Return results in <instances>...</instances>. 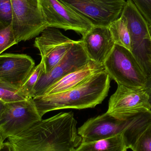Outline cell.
<instances>
[{"instance_id":"cell-19","label":"cell","mask_w":151,"mask_h":151,"mask_svg":"<svg viewBox=\"0 0 151 151\" xmlns=\"http://www.w3.org/2000/svg\"><path fill=\"white\" fill-rule=\"evenodd\" d=\"M43 68V64L40 63L30 72L19 90L28 98H32L34 88Z\"/></svg>"},{"instance_id":"cell-15","label":"cell","mask_w":151,"mask_h":151,"mask_svg":"<svg viewBox=\"0 0 151 151\" xmlns=\"http://www.w3.org/2000/svg\"><path fill=\"white\" fill-rule=\"evenodd\" d=\"M104 70L103 65L89 60L81 68L69 73L52 84L43 96L66 91L81 84L94 74Z\"/></svg>"},{"instance_id":"cell-11","label":"cell","mask_w":151,"mask_h":151,"mask_svg":"<svg viewBox=\"0 0 151 151\" xmlns=\"http://www.w3.org/2000/svg\"><path fill=\"white\" fill-rule=\"evenodd\" d=\"M76 42L64 35L58 28H45L40 36L36 37L34 43L40 53L44 72H50Z\"/></svg>"},{"instance_id":"cell-24","label":"cell","mask_w":151,"mask_h":151,"mask_svg":"<svg viewBox=\"0 0 151 151\" xmlns=\"http://www.w3.org/2000/svg\"><path fill=\"white\" fill-rule=\"evenodd\" d=\"M146 91L149 96V100H150V104L151 106V80L148 81V83L146 85Z\"/></svg>"},{"instance_id":"cell-27","label":"cell","mask_w":151,"mask_h":151,"mask_svg":"<svg viewBox=\"0 0 151 151\" xmlns=\"http://www.w3.org/2000/svg\"><path fill=\"white\" fill-rule=\"evenodd\" d=\"M4 140L2 136L1 135V133H0V151L1 150L2 147L3 145L4 144Z\"/></svg>"},{"instance_id":"cell-5","label":"cell","mask_w":151,"mask_h":151,"mask_svg":"<svg viewBox=\"0 0 151 151\" xmlns=\"http://www.w3.org/2000/svg\"><path fill=\"white\" fill-rule=\"evenodd\" d=\"M105 71L118 85L131 88H145L148 80L131 51L115 44L104 63Z\"/></svg>"},{"instance_id":"cell-22","label":"cell","mask_w":151,"mask_h":151,"mask_svg":"<svg viewBox=\"0 0 151 151\" xmlns=\"http://www.w3.org/2000/svg\"><path fill=\"white\" fill-rule=\"evenodd\" d=\"M0 21L4 23L12 24L11 0H0Z\"/></svg>"},{"instance_id":"cell-23","label":"cell","mask_w":151,"mask_h":151,"mask_svg":"<svg viewBox=\"0 0 151 151\" xmlns=\"http://www.w3.org/2000/svg\"><path fill=\"white\" fill-rule=\"evenodd\" d=\"M138 10L148 22L151 24V0H132Z\"/></svg>"},{"instance_id":"cell-21","label":"cell","mask_w":151,"mask_h":151,"mask_svg":"<svg viewBox=\"0 0 151 151\" xmlns=\"http://www.w3.org/2000/svg\"><path fill=\"white\" fill-rule=\"evenodd\" d=\"M131 149L133 151H151V125L139 137Z\"/></svg>"},{"instance_id":"cell-10","label":"cell","mask_w":151,"mask_h":151,"mask_svg":"<svg viewBox=\"0 0 151 151\" xmlns=\"http://www.w3.org/2000/svg\"><path fill=\"white\" fill-rule=\"evenodd\" d=\"M89 61V59L83 48L81 40L77 41L50 72L45 73L43 67L34 88L32 98L43 96L52 84L69 73L81 68Z\"/></svg>"},{"instance_id":"cell-13","label":"cell","mask_w":151,"mask_h":151,"mask_svg":"<svg viewBox=\"0 0 151 151\" xmlns=\"http://www.w3.org/2000/svg\"><path fill=\"white\" fill-rule=\"evenodd\" d=\"M35 65L33 59L26 55H1L0 81L19 89Z\"/></svg>"},{"instance_id":"cell-6","label":"cell","mask_w":151,"mask_h":151,"mask_svg":"<svg viewBox=\"0 0 151 151\" xmlns=\"http://www.w3.org/2000/svg\"><path fill=\"white\" fill-rule=\"evenodd\" d=\"M12 27L18 43L36 37L48 27L40 0H11Z\"/></svg>"},{"instance_id":"cell-18","label":"cell","mask_w":151,"mask_h":151,"mask_svg":"<svg viewBox=\"0 0 151 151\" xmlns=\"http://www.w3.org/2000/svg\"><path fill=\"white\" fill-rule=\"evenodd\" d=\"M18 44L12 24L0 21V55L13 45Z\"/></svg>"},{"instance_id":"cell-9","label":"cell","mask_w":151,"mask_h":151,"mask_svg":"<svg viewBox=\"0 0 151 151\" xmlns=\"http://www.w3.org/2000/svg\"><path fill=\"white\" fill-rule=\"evenodd\" d=\"M41 120L32 98L6 103V108L0 119V133L5 141Z\"/></svg>"},{"instance_id":"cell-1","label":"cell","mask_w":151,"mask_h":151,"mask_svg":"<svg viewBox=\"0 0 151 151\" xmlns=\"http://www.w3.org/2000/svg\"><path fill=\"white\" fill-rule=\"evenodd\" d=\"M73 113H60L8 137L12 151H74L81 142Z\"/></svg>"},{"instance_id":"cell-8","label":"cell","mask_w":151,"mask_h":151,"mask_svg":"<svg viewBox=\"0 0 151 151\" xmlns=\"http://www.w3.org/2000/svg\"><path fill=\"white\" fill-rule=\"evenodd\" d=\"M150 111L151 106L146 88L119 84L110 97L106 112L116 119L125 120Z\"/></svg>"},{"instance_id":"cell-20","label":"cell","mask_w":151,"mask_h":151,"mask_svg":"<svg viewBox=\"0 0 151 151\" xmlns=\"http://www.w3.org/2000/svg\"><path fill=\"white\" fill-rule=\"evenodd\" d=\"M29 99L22 91L0 81V100L5 103L21 101Z\"/></svg>"},{"instance_id":"cell-16","label":"cell","mask_w":151,"mask_h":151,"mask_svg":"<svg viewBox=\"0 0 151 151\" xmlns=\"http://www.w3.org/2000/svg\"><path fill=\"white\" fill-rule=\"evenodd\" d=\"M123 134L96 142H81L74 151H127Z\"/></svg>"},{"instance_id":"cell-12","label":"cell","mask_w":151,"mask_h":151,"mask_svg":"<svg viewBox=\"0 0 151 151\" xmlns=\"http://www.w3.org/2000/svg\"><path fill=\"white\" fill-rule=\"evenodd\" d=\"M48 27L72 30L83 36L92 24L58 0H40Z\"/></svg>"},{"instance_id":"cell-17","label":"cell","mask_w":151,"mask_h":151,"mask_svg":"<svg viewBox=\"0 0 151 151\" xmlns=\"http://www.w3.org/2000/svg\"><path fill=\"white\" fill-rule=\"evenodd\" d=\"M115 44L132 50L130 33L126 19L121 16L108 27Z\"/></svg>"},{"instance_id":"cell-28","label":"cell","mask_w":151,"mask_h":151,"mask_svg":"<svg viewBox=\"0 0 151 151\" xmlns=\"http://www.w3.org/2000/svg\"><path fill=\"white\" fill-rule=\"evenodd\" d=\"M149 29H150V34L151 36V24L149 26Z\"/></svg>"},{"instance_id":"cell-4","label":"cell","mask_w":151,"mask_h":151,"mask_svg":"<svg viewBox=\"0 0 151 151\" xmlns=\"http://www.w3.org/2000/svg\"><path fill=\"white\" fill-rule=\"evenodd\" d=\"M121 16L130 33L132 52L148 78L151 80V36L149 25L132 0L126 1Z\"/></svg>"},{"instance_id":"cell-3","label":"cell","mask_w":151,"mask_h":151,"mask_svg":"<svg viewBox=\"0 0 151 151\" xmlns=\"http://www.w3.org/2000/svg\"><path fill=\"white\" fill-rule=\"evenodd\" d=\"M151 125V111L125 120L116 119L106 112L88 120L77 131L83 142H96L123 134L127 148L131 149Z\"/></svg>"},{"instance_id":"cell-25","label":"cell","mask_w":151,"mask_h":151,"mask_svg":"<svg viewBox=\"0 0 151 151\" xmlns=\"http://www.w3.org/2000/svg\"><path fill=\"white\" fill-rule=\"evenodd\" d=\"M1 151H12L10 145L8 142L4 143Z\"/></svg>"},{"instance_id":"cell-26","label":"cell","mask_w":151,"mask_h":151,"mask_svg":"<svg viewBox=\"0 0 151 151\" xmlns=\"http://www.w3.org/2000/svg\"><path fill=\"white\" fill-rule=\"evenodd\" d=\"M6 103H4L0 100V119L1 117L2 114L6 108Z\"/></svg>"},{"instance_id":"cell-7","label":"cell","mask_w":151,"mask_h":151,"mask_svg":"<svg viewBox=\"0 0 151 151\" xmlns=\"http://www.w3.org/2000/svg\"><path fill=\"white\" fill-rule=\"evenodd\" d=\"M93 26L108 27L120 17L125 0H58Z\"/></svg>"},{"instance_id":"cell-14","label":"cell","mask_w":151,"mask_h":151,"mask_svg":"<svg viewBox=\"0 0 151 151\" xmlns=\"http://www.w3.org/2000/svg\"><path fill=\"white\" fill-rule=\"evenodd\" d=\"M81 40L89 60L101 65L115 45L108 27L93 26Z\"/></svg>"},{"instance_id":"cell-2","label":"cell","mask_w":151,"mask_h":151,"mask_svg":"<svg viewBox=\"0 0 151 151\" xmlns=\"http://www.w3.org/2000/svg\"><path fill=\"white\" fill-rule=\"evenodd\" d=\"M111 79L108 73L103 71L66 91L33 99L42 118L47 113L55 110L93 108L107 96Z\"/></svg>"}]
</instances>
